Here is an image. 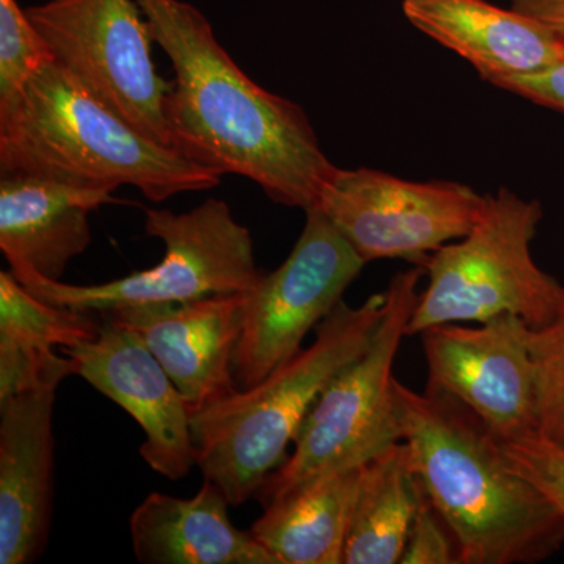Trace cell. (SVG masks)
I'll return each instance as SVG.
<instances>
[{"instance_id": "22", "label": "cell", "mask_w": 564, "mask_h": 564, "mask_svg": "<svg viewBox=\"0 0 564 564\" xmlns=\"http://www.w3.org/2000/svg\"><path fill=\"white\" fill-rule=\"evenodd\" d=\"M536 381L538 436L564 451V295L555 317L529 328Z\"/></svg>"}, {"instance_id": "19", "label": "cell", "mask_w": 564, "mask_h": 564, "mask_svg": "<svg viewBox=\"0 0 564 564\" xmlns=\"http://www.w3.org/2000/svg\"><path fill=\"white\" fill-rule=\"evenodd\" d=\"M422 499V484L403 441L367 463L343 564L400 563Z\"/></svg>"}, {"instance_id": "18", "label": "cell", "mask_w": 564, "mask_h": 564, "mask_svg": "<svg viewBox=\"0 0 564 564\" xmlns=\"http://www.w3.org/2000/svg\"><path fill=\"white\" fill-rule=\"evenodd\" d=\"M362 467L318 475L270 500L252 536L280 564H343Z\"/></svg>"}, {"instance_id": "20", "label": "cell", "mask_w": 564, "mask_h": 564, "mask_svg": "<svg viewBox=\"0 0 564 564\" xmlns=\"http://www.w3.org/2000/svg\"><path fill=\"white\" fill-rule=\"evenodd\" d=\"M102 323L87 311L54 306L29 292L13 273L0 272V337L54 350L91 340Z\"/></svg>"}, {"instance_id": "3", "label": "cell", "mask_w": 564, "mask_h": 564, "mask_svg": "<svg viewBox=\"0 0 564 564\" xmlns=\"http://www.w3.org/2000/svg\"><path fill=\"white\" fill-rule=\"evenodd\" d=\"M0 172L110 193L132 185L152 203L221 182L137 131L57 62L33 76L17 109L0 120Z\"/></svg>"}, {"instance_id": "10", "label": "cell", "mask_w": 564, "mask_h": 564, "mask_svg": "<svg viewBox=\"0 0 564 564\" xmlns=\"http://www.w3.org/2000/svg\"><path fill=\"white\" fill-rule=\"evenodd\" d=\"M486 196L459 182H413L377 170L336 169L315 209L364 262L403 259L421 265L480 220Z\"/></svg>"}, {"instance_id": "27", "label": "cell", "mask_w": 564, "mask_h": 564, "mask_svg": "<svg viewBox=\"0 0 564 564\" xmlns=\"http://www.w3.org/2000/svg\"><path fill=\"white\" fill-rule=\"evenodd\" d=\"M511 9L543 22L564 41V0H511Z\"/></svg>"}, {"instance_id": "25", "label": "cell", "mask_w": 564, "mask_h": 564, "mask_svg": "<svg viewBox=\"0 0 564 564\" xmlns=\"http://www.w3.org/2000/svg\"><path fill=\"white\" fill-rule=\"evenodd\" d=\"M400 564H462L454 533L425 491Z\"/></svg>"}, {"instance_id": "21", "label": "cell", "mask_w": 564, "mask_h": 564, "mask_svg": "<svg viewBox=\"0 0 564 564\" xmlns=\"http://www.w3.org/2000/svg\"><path fill=\"white\" fill-rule=\"evenodd\" d=\"M55 62L50 43L17 0H0V120L17 109L33 76Z\"/></svg>"}, {"instance_id": "1", "label": "cell", "mask_w": 564, "mask_h": 564, "mask_svg": "<svg viewBox=\"0 0 564 564\" xmlns=\"http://www.w3.org/2000/svg\"><path fill=\"white\" fill-rule=\"evenodd\" d=\"M172 62L165 117L173 148L204 169L258 184L272 202L307 210L337 169L306 111L251 80L184 0H135Z\"/></svg>"}, {"instance_id": "16", "label": "cell", "mask_w": 564, "mask_h": 564, "mask_svg": "<svg viewBox=\"0 0 564 564\" xmlns=\"http://www.w3.org/2000/svg\"><path fill=\"white\" fill-rule=\"evenodd\" d=\"M403 13L415 29L466 58L491 84L564 61V41L547 25L488 0H403Z\"/></svg>"}, {"instance_id": "14", "label": "cell", "mask_w": 564, "mask_h": 564, "mask_svg": "<svg viewBox=\"0 0 564 564\" xmlns=\"http://www.w3.org/2000/svg\"><path fill=\"white\" fill-rule=\"evenodd\" d=\"M58 388L0 400V563L43 555L54 500V406Z\"/></svg>"}, {"instance_id": "6", "label": "cell", "mask_w": 564, "mask_h": 564, "mask_svg": "<svg viewBox=\"0 0 564 564\" xmlns=\"http://www.w3.org/2000/svg\"><path fill=\"white\" fill-rule=\"evenodd\" d=\"M423 274L425 269L415 265L393 276L369 347L318 397L296 434L295 451L259 489L263 503L318 475L366 466L402 443L392 369Z\"/></svg>"}, {"instance_id": "8", "label": "cell", "mask_w": 564, "mask_h": 564, "mask_svg": "<svg viewBox=\"0 0 564 564\" xmlns=\"http://www.w3.org/2000/svg\"><path fill=\"white\" fill-rule=\"evenodd\" d=\"M25 11L74 79L148 139L173 148L165 99L174 84L152 63L154 36L135 0H47Z\"/></svg>"}, {"instance_id": "7", "label": "cell", "mask_w": 564, "mask_h": 564, "mask_svg": "<svg viewBox=\"0 0 564 564\" xmlns=\"http://www.w3.org/2000/svg\"><path fill=\"white\" fill-rule=\"evenodd\" d=\"M144 229L165 243V256L152 269L95 285L65 284L31 272L14 276L43 302L99 314L247 292L262 278L250 231L221 199H207L185 214L144 209Z\"/></svg>"}, {"instance_id": "13", "label": "cell", "mask_w": 564, "mask_h": 564, "mask_svg": "<svg viewBox=\"0 0 564 564\" xmlns=\"http://www.w3.org/2000/svg\"><path fill=\"white\" fill-rule=\"evenodd\" d=\"M245 292L184 303L139 304L101 313L139 334L192 414L239 391L234 355L242 333Z\"/></svg>"}, {"instance_id": "4", "label": "cell", "mask_w": 564, "mask_h": 564, "mask_svg": "<svg viewBox=\"0 0 564 564\" xmlns=\"http://www.w3.org/2000/svg\"><path fill=\"white\" fill-rule=\"evenodd\" d=\"M384 304L386 292L356 307L343 300L315 328L311 347L302 348L261 383L192 414L196 466L231 507L256 496L284 463L289 444L295 443L326 386L369 347Z\"/></svg>"}, {"instance_id": "23", "label": "cell", "mask_w": 564, "mask_h": 564, "mask_svg": "<svg viewBox=\"0 0 564 564\" xmlns=\"http://www.w3.org/2000/svg\"><path fill=\"white\" fill-rule=\"evenodd\" d=\"M74 375L69 356L40 350L0 337V400L41 388H58Z\"/></svg>"}, {"instance_id": "24", "label": "cell", "mask_w": 564, "mask_h": 564, "mask_svg": "<svg viewBox=\"0 0 564 564\" xmlns=\"http://www.w3.org/2000/svg\"><path fill=\"white\" fill-rule=\"evenodd\" d=\"M516 473L536 486L564 513V451L540 436L502 443Z\"/></svg>"}, {"instance_id": "2", "label": "cell", "mask_w": 564, "mask_h": 564, "mask_svg": "<svg viewBox=\"0 0 564 564\" xmlns=\"http://www.w3.org/2000/svg\"><path fill=\"white\" fill-rule=\"evenodd\" d=\"M402 441L423 491L454 533L462 564L544 562L564 513L516 473L502 443L458 400L395 381Z\"/></svg>"}, {"instance_id": "17", "label": "cell", "mask_w": 564, "mask_h": 564, "mask_svg": "<svg viewBox=\"0 0 564 564\" xmlns=\"http://www.w3.org/2000/svg\"><path fill=\"white\" fill-rule=\"evenodd\" d=\"M229 507L209 480L191 499L151 492L129 521L133 554L144 564H280L232 525Z\"/></svg>"}, {"instance_id": "9", "label": "cell", "mask_w": 564, "mask_h": 564, "mask_svg": "<svg viewBox=\"0 0 564 564\" xmlns=\"http://www.w3.org/2000/svg\"><path fill=\"white\" fill-rule=\"evenodd\" d=\"M304 212L306 223L289 258L245 292L234 355L240 389L261 383L302 350L306 334L336 310L366 265L321 210Z\"/></svg>"}, {"instance_id": "26", "label": "cell", "mask_w": 564, "mask_h": 564, "mask_svg": "<svg viewBox=\"0 0 564 564\" xmlns=\"http://www.w3.org/2000/svg\"><path fill=\"white\" fill-rule=\"evenodd\" d=\"M492 85L522 96L538 106L564 111V61L538 73L503 77L492 82Z\"/></svg>"}, {"instance_id": "15", "label": "cell", "mask_w": 564, "mask_h": 564, "mask_svg": "<svg viewBox=\"0 0 564 564\" xmlns=\"http://www.w3.org/2000/svg\"><path fill=\"white\" fill-rule=\"evenodd\" d=\"M118 203L110 192L25 173L0 176V250L13 274L61 281L91 243L88 214Z\"/></svg>"}, {"instance_id": "5", "label": "cell", "mask_w": 564, "mask_h": 564, "mask_svg": "<svg viewBox=\"0 0 564 564\" xmlns=\"http://www.w3.org/2000/svg\"><path fill=\"white\" fill-rule=\"evenodd\" d=\"M541 218L540 203L507 188L486 195L477 225L422 263L429 284L419 293L406 336L444 323H484L499 315H514L530 328L551 322L564 285L538 267L530 250Z\"/></svg>"}, {"instance_id": "11", "label": "cell", "mask_w": 564, "mask_h": 564, "mask_svg": "<svg viewBox=\"0 0 564 564\" xmlns=\"http://www.w3.org/2000/svg\"><path fill=\"white\" fill-rule=\"evenodd\" d=\"M529 328L514 315L477 326L444 323L422 337L429 389L458 400L500 443L538 436L536 381Z\"/></svg>"}, {"instance_id": "12", "label": "cell", "mask_w": 564, "mask_h": 564, "mask_svg": "<svg viewBox=\"0 0 564 564\" xmlns=\"http://www.w3.org/2000/svg\"><path fill=\"white\" fill-rule=\"evenodd\" d=\"M101 318L95 339L63 348V355L73 359L74 375L139 423L144 463L170 480H181L196 464L187 403L139 334Z\"/></svg>"}]
</instances>
